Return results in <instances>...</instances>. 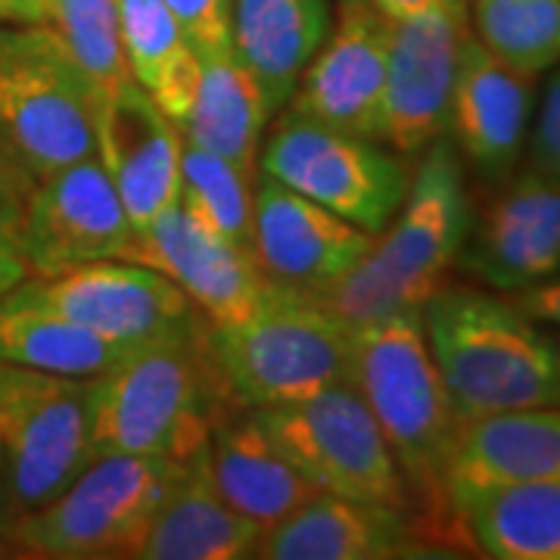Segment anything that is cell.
I'll return each mask as SVG.
<instances>
[{
    "label": "cell",
    "instance_id": "e575fe53",
    "mask_svg": "<svg viewBox=\"0 0 560 560\" xmlns=\"http://www.w3.org/2000/svg\"><path fill=\"white\" fill-rule=\"evenodd\" d=\"M514 296H517L514 305L521 312H526L529 318L560 327V278L539 283V287H529V290H521Z\"/></svg>",
    "mask_w": 560,
    "mask_h": 560
},
{
    "label": "cell",
    "instance_id": "d590c367",
    "mask_svg": "<svg viewBox=\"0 0 560 560\" xmlns=\"http://www.w3.org/2000/svg\"><path fill=\"white\" fill-rule=\"evenodd\" d=\"M35 178L22 168V162L0 143V202H22Z\"/></svg>",
    "mask_w": 560,
    "mask_h": 560
},
{
    "label": "cell",
    "instance_id": "5bb4252c",
    "mask_svg": "<svg viewBox=\"0 0 560 560\" xmlns=\"http://www.w3.org/2000/svg\"><path fill=\"white\" fill-rule=\"evenodd\" d=\"M125 259L165 275L209 327L249 318L271 283L249 249L221 237L180 200L135 234Z\"/></svg>",
    "mask_w": 560,
    "mask_h": 560
},
{
    "label": "cell",
    "instance_id": "d6a6232c",
    "mask_svg": "<svg viewBox=\"0 0 560 560\" xmlns=\"http://www.w3.org/2000/svg\"><path fill=\"white\" fill-rule=\"evenodd\" d=\"M20 206L22 202H0V300L10 296L28 278H35L22 246Z\"/></svg>",
    "mask_w": 560,
    "mask_h": 560
},
{
    "label": "cell",
    "instance_id": "cb8c5ba5",
    "mask_svg": "<svg viewBox=\"0 0 560 560\" xmlns=\"http://www.w3.org/2000/svg\"><path fill=\"white\" fill-rule=\"evenodd\" d=\"M334 25L330 0H234V54L278 116Z\"/></svg>",
    "mask_w": 560,
    "mask_h": 560
},
{
    "label": "cell",
    "instance_id": "ba28073f",
    "mask_svg": "<svg viewBox=\"0 0 560 560\" xmlns=\"http://www.w3.org/2000/svg\"><path fill=\"white\" fill-rule=\"evenodd\" d=\"M259 172L374 237L399 212L411 184L405 156L386 143L305 119L293 109L278 113L268 125Z\"/></svg>",
    "mask_w": 560,
    "mask_h": 560
},
{
    "label": "cell",
    "instance_id": "836d02e7",
    "mask_svg": "<svg viewBox=\"0 0 560 560\" xmlns=\"http://www.w3.org/2000/svg\"><path fill=\"white\" fill-rule=\"evenodd\" d=\"M533 162L541 175L560 180V72L551 75L533 131Z\"/></svg>",
    "mask_w": 560,
    "mask_h": 560
},
{
    "label": "cell",
    "instance_id": "5b68a950",
    "mask_svg": "<svg viewBox=\"0 0 560 560\" xmlns=\"http://www.w3.org/2000/svg\"><path fill=\"white\" fill-rule=\"evenodd\" d=\"M352 386L377 420L405 482L445 501L442 480L460 420L423 337L420 312L352 327Z\"/></svg>",
    "mask_w": 560,
    "mask_h": 560
},
{
    "label": "cell",
    "instance_id": "9a60e30c",
    "mask_svg": "<svg viewBox=\"0 0 560 560\" xmlns=\"http://www.w3.org/2000/svg\"><path fill=\"white\" fill-rule=\"evenodd\" d=\"M389 20L374 0H340L320 50L305 66L287 109L377 140Z\"/></svg>",
    "mask_w": 560,
    "mask_h": 560
},
{
    "label": "cell",
    "instance_id": "1f68e13d",
    "mask_svg": "<svg viewBox=\"0 0 560 560\" xmlns=\"http://www.w3.org/2000/svg\"><path fill=\"white\" fill-rule=\"evenodd\" d=\"M165 7L200 60L234 54V0H165Z\"/></svg>",
    "mask_w": 560,
    "mask_h": 560
},
{
    "label": "cell",
    "instance_id": "7402d4cb",
    "mask_svg": "<svg viewBox=\"0 0 560 560\" xmlns=\"http://www.w3.org/2000/svg\"><path fill=\"white\" fill-rule=\"evenodd\" d=\"M408 511L371 501L315 495L261 536L256 558L389 560L420 555Z\"/></svg>",
    "mask_w": 560,
    "mask_h": 560
},
{
    "label": "cell",
    "instance_id": "603a6c76",
    "mask_svg": "<svg viewBox=\"0 0 560 560\" xmlns=\"http://www.w3.org/2000/svg\"><path fill=\"white\" fill-rule=\"evenodd\" d=\"M265 529L221 499L209 470V448L187 460L165 495L135 560H243L256 558Z\"/></svg>",
    "mask_w": 560,
    "mask_h": 560
},
{
    "label": "cell",
    "instance_id": "4316f807",
    "mask_svg": "<svg viewBox=\"0 0 560 560\" xmlns=\"http://www.w3.org/2000/svg\"><path fill=\"white\" fill-rule=\"evenodd\" d=\"M121 54L131 79L178 128L190 116L200 81V57L165 0H116Z\"/></svg>",
    "mask_w": 560,
    "mask_h": 560
},
{
    "label": "cell",
    "instance_id": "f1b7e54d",
    "mask_svg": "<svg viewBox=\"0 0 560 560\" xmlns=\"http://www.w3.org/2000/svg\"><path fill=\"white\" fill-rule=\"evenodd\" d=\"M470 28L499 60L526 75L560 62V0H474Z\"/></svg>",
    "mask_w": 560,
    "mask_h": 560
},
{
    "label": "cell",
    "instance_id": "4dcf8cb0",
    "mask_svg": "<svg viewBox=\"0 0 560 560\" xmlns=\"http://www.w3.org/2000/svg\"><path fill=\"white\" fill-rule=\"evenodd\" d=\"M47 28L66 44L72 60L103 94L131 81L128 62L121 54L119 3L116 0H50Z\"/></svg>",
    "mask_w": 560,
    "mask_h": 560
},
{
    "label": "cell",
    "instance_id": "8992f818",
    "mask_svg": "<svg viewBox=\"0 0 560 560\" xmlns=\"http://www.w3.org/2000/svg\"><path fill=\"white\" fill-rule=\"evenodd\" d=\"M187 460L103 455L57 499L10 526L13 555L44 560L135 558Z\"/></svg>",
    "mask_w": 560,
    "mask_h": 560
},
{
    "label": "cell",
    "instance_id": "9c48e42d",
    "mask_svg": "<svg viewBox=\"0 0 560 560\" xmlns=\"http://www.w3.org/2000/svg\"><path fill=\"white\" fill-rule=\"evenodd\" d=\"M91 460V381L0 361V482L10 517L57 499Z\"/></svg>",
    "mask_w": 560,
    "mask_h": 560
},
{
    "label": "cell",
    "instance_id": "8d00e7d4",
    "mask_svg": "<svg viewBox=\"0 0 560 560\" xmlns=\"http://www.w3.org/2000/svg\"><path fill=\"white\" fill-rule=\"evenodd\" d=\"M50 0H0V25H47Z\"/></svg>",
    "mask_w": 560,
    "mask_h": 560
},
{
    "label": "cell",
    "instance_id": "d6986e66",
    "mask_svg": "<svg viewBox=\"0 0 560 560\" xmlns=\"http://www.w3.org/2000/svg\"><path fill=\"white\" fill-rule=\"evenodd\" d=\"M533 79L499 60L470 28L452 88L448 135L482 180L508 178L521 160L533 113Z\"/></svg>",
    "mask_w": 560,
    "mask_h": 560
},
{
    "label": "cell",
    "instance_id": "44dd1931",
    "mask_svg": "<svg viewBox=\"0 0 560 560\" xmlns=\"http://www.w3.org/2000/svg\"><path fill=\"white\" fill-rule=\"evenodd\" d=\"M560 482V405L460 423L442 492L448 508L508 482Z\"/></svg>",
    "mask_w": 560,
    "mask_h": 560
},
{
    "label": "cell",
    "instance_id": "ffe728a7",
    "mask_svg": "<svg viewBox=\"0 0 560 560\" xmlns=\"http://www.w3.org/2000/svg\"><path fill=\"white\" fill-rule=\"evenodd\" d=\"M209 470L221 499L265 533L320 495L280 452L259 411L243 401H228L212 420Z\"/></svg>",
    "mask_w": 560,
    "mask_h": 560
},
{
    "label": "cell",
    "instance_id": "7c38bea8",
    "mask_svg": "<svg viewBox=\"0 0 560 560\" xmlns=\"http://www.w3.org/2000/svg\"><path fill=\"white\" fill-rule=\"evenodd\" d=\"M470 35L467 0H445L408 20H389L386 84L377 140L418 156L448 135L460 47Z\"/></svg>",
    "mask_w": 560,
    "mask_h": 560
},
{
    "label": "cell",
    "instance_id": "2e32d148",
    "mask_svg": "<svg viewBox=\"0 0 560 560\" xmlns=\"http://www.w3.org/2000/svg\"><path fill=\"white\" fill-rule=\"evenodd\" d=\"M180 128L135 79L103 94L94 106V156L135 231L180 200Z\"/></svg>",
    "mask_w": 560,
    "mask_h": 560
},
{
    "label": "cell",
    "instance_id": "4fadbf2b",
    "mask_svg": "<svg viewBox=\"0 0 560 560\" xmlns=\"http://www.w3.org/2000/svg\"><path fill=\"white\" fill-rule=\"evenodd\" d=\"M20 234L35 278H50L88 261L125 259L138 231L97 156H88L35 178L20 206Z\"/></svg>",
    "mask_w": 560,
    "mask_h": 560
},
{
    "label": "cell",
    "instance_id": "f35d334b",
    "mask_svg": "<svg viewBox=\"0 0 560 560\" xmlns=\"http://www.w3.org/2000/svg\"><path fill=\"white\" fill-rule=\"evenodd\" d=\"M10 508H7V499H3V482H0V558H10L13 555V545H10Z\"/></svg>",
    "mask_w": 560,
    "mask_h": 560
},
{
    "label": "cell",
    "instance_id": "83f0119b",
    "mask_svg": "<svg viewBox=\"0 0 560 560\" xmlns=\"http://www.w3.org/2000/svg\"><path fill=\"white\" fill-rule=\"evenodd\" d=\"M125 352L128 349L28 300L20 287L0 300V361L7 364L91 381L106 374Z\"/></svg>",
    "mask_w": 560,
    "mask_h": 560
},
{
    "label": "cell",
    "instance_id": "7a4b0ae2",
    "mask_svg": "<svg viewBox=\"0 0 560 560\" xmlns=\"http://www.w3.org/2000/svg\"><path fill=\"white\" fill-rule=\"evenodd\" d=\"M237 401L221 381L206 327L135 346L91 377V455L190 460L209 448L212 420Z\"/></svg>",
    "mask_w": 560,
    "mask_h": 560
},
{
    "label": "cell",
    "instance_id": "e0dca14e",
    "mask_svg": "<svg viewBox=\"0 0 560 560\" xmlns=\"http://www.w3.org/2000/svg\"><path fill=\"white\" fill-rule=\"evenodd\" d=\"M458 265L501 293L560 278V180L539 168L511 180L470 221Z\"/></svg>",
    "mask_w": 560,
    "mask_h": 560
},
{
    "label": "cell",
    "instance_id": "30bf717a",
    "mask_svg": "<svg viewBox=\"0 0 560 560\" xmlns=\"http://www.w3.org/2000/svg\"><path fill=\"white\" fill-rule=\"evenodd\" d=\"M256 411L280 452L320 495L408 511V482L352 383Z\"/></svg>",
    "mask_w": 560,
    "mask_h": 560
},
{
    "label": "cell",
    "instance_id": "74e56055",
    "mask_svg": "<svg viewBox=\"0 0 560 560\" xmlns=\"http://www.w3.org/2000/svg\"><path fill=\"white\" fill-rule=\"evenodd\" d=\"M440 3H445V0H374V7L386 20H408V16H418L423 10H433Z\"/></svg>",
    "mask_w": 560,
    "mask_h": 560
},
{
    "label": "cell",
    "instance_id": "d4e9b609",
    "mask_svg": "<svg viewBox=\"0 0 560 560\" xmlns=\"http://www.w3.org/2000/svg\"><path fill=\"white\" fill-rule=\"evenodd\" d=\"M271 119L275 113L265 91L237 54L200 60L197 97L180 128L187 143L234 162L249 178H259V150Z\"/></svg>",
    "mask_w": 560,
    "mask_h": 560
},
{
    "label": "cell",
    "instance_id": "3957f363",
    "mask_svg": "<svg viewBox=\"0 0 560 560\" xmlns=\"http://www.w3.org/2000/svg\"><path fill=\"white\" fill-rule=\"evenodd\" d=\"M470 221L458 150L448 138L433 140L411 175L399 212L377 234L371 253L340 280L308 293L352 327L420 312L458 261Z\"/></svg>",
    "mask_w": 560,
    "mask_h": 560
},
{
    "label": "cell",
    "instance_id": "8fae6325",
    "mask_svg": "<svg viewBox=\"0 0 560 560\" xmlns=\"http://www.w3.org/2000/svg\"><path fill=\"white\" fill-rule=\"evenodd\" d=\"M20 290L121 349L184 337L202 324L172 280L131 259L88 261L50 278H28Z\"/></svg>",
    "mask_w": 560,
    "mask_h": 560
},
{
    "label": "cell",
    "instance_id": "ac0fdd59",
    "mask_svg": "<svg viewBox=\"0 0 560 560\" xmlns=\"http://www.w3.org/2000/svg\"><path fill=\"white\" fill-rule=\"evenodd\" d=\"M374 234L305 200L280 180L259 175L253 212V256L271 280L318 290L352 271L374 246Z\"/></svg>",
    "mask_w": 560,
    "mask_h": 560
},
{
    "label": "cell",
    "instance_id": "277c9868",
    "mask_svg": "<svg viewBox=\"0 0 560 560\" xmlns=\"http://www.w3.org/2000/svg\"><path fill=\"white\" fill-rule=\"evenodd\" d=\"M228 393L278 408L352 383V324L302 287L271 280L259 308L234 327H206Z\"/></svg>",
    "mask_w": 560,
    "mask_h": 560
},
{
    "label": "cell",
    "instance_id": "f546056e",
    "mask_svg": "<svg viewBox=\"0 0 560 560\" xmlns=\"http://www.w3.org/2000/svg\"><path fill=\"white\" fill-rule=\"evenodd\" d=\"M256 180L234 162L184 140L180 150V202L221 237L253 253Z\"/></svg>",
    "mask_w": 560,
    "mask_h": 560
},
{
    "label": "cell",
    "instance_id": "6da1fadb",
    "mask_svg": "<svg viewBox=\"0 0 560 560\" xmlns=\"http://www.w3.org/2000/svg\"><path fill=\"white\" fill-rule=\"evenodd\" d=\"M420 324L460 423L560 405V342L514 300L442 283Z\"/></svg>",
    "mask_w": 560,
    "mask_h": 560
},
{
    "label": "cell",
    "instance_id": "484cf974",
    "mask_svg": "<svg viewBox=\"0 0 560 560\" xmlns=\"http://www.w3.org/2000/svg\"><path fill=\"white\" fill-rule=\"evenodd\" d=\"M452 514L482 555L560 560V482H508L455 501Z\"/></svg>",
    "mask_w": 560,
    "mask_h": 560
},
{
    "label": "cell",
    "instance_id": "52a82bcc",
    "mask_svg": "<svg viewBox=\"0 0 560 560\" xmlns=\"http://www.w3.org/2000/svg\"><path fill=\"white\" fill-rule=\"evenodd\" d=\"M97 91L47 25H0V143L32 178L94 156Z\"/></svg>",
    "mask_w": 560,
    "mask_h": 560
}]
</instances>
